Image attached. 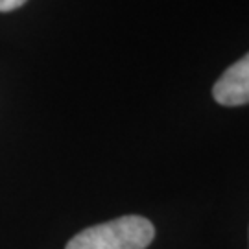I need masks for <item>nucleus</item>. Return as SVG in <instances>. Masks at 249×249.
<instances>
[{
	"instance_id": "7ed1b4c3",
	"label": "nucleus",
	"mask_w": 249,
	"mask_h": 249,
	"mask_svg": "<svg viewBox=\"0 0 249 249\" xmlns=\"http://www.w3.org/2000/svg\"><path fill=\"white\" fill-rule=\"evenodd\" d=\"M26 0H0V11H13L20 8Z\"/></svg>"
},
{
	"instance_id": "f257e3e1",
	"label": "nucleus",
	"mask_w": 249,
	"mask_h": 249,
	"mask_svg": "<svg viewBox=\"0 0 249 249\" xmlns=\"http://www.w3.org/2000/svg\"><path fill=\"white\" fill-rule=\"evenodd\" d=\"M155 238V227L142 216H122L78 232L65 249H146Z\"/></svg>"
},
{
	"instance_id": "f03ea898",
	"label": "nucleus",
	"mask_w": 249,
	"mask_h": 249,
	"mask_svg": "<svg viewBox=\"0 0 249 249\" xmlns=\"http://www.w3.org/2000/svg\"><path fill=\"white\" fill-rule=\"evenodd\" d=\"M214 100L225 107L249 104V53L225 69L213 87Z\"/></svg>"
}]
</instances>
